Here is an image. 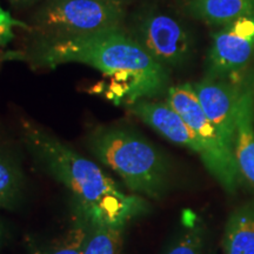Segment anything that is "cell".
<instances>
[{
  "label": "cell",
  "mask_w": 254,
  "mask_h": 254,
  "mask_svg": "<svg viewBox=\"0 0 254 254\" xmlns=\"http://www.w3.org/2000/svg\"><path fill=\"white\" fill-rule=\"evenodd\" d=\"M28 57L34 65L45 67L78 63L103 72L110 78L105 93L116 104L129 106L151 100L170 88V69L122 27L63 39H40Z\"/></svg>",
  "instance_id": "1"
},
{
  "label": "cell",
  "mask_w": 254,
  "mask_h": 254,
  "mask_svg": "<svg viewBox=\"0 0 254 254\" xmlns=\"http://www.w3.org/2000/svg\"><path fill=\"white\" fill-rule=\"evenodd\" d=\"M27 150L53 179L72 193L75 204L91 220L127 225L150 212L145 198L120 190L94 161L82 157L46 129L24 122Z\"/></svg>",
  "instance_id": "2"
},
{
  "label": "cell",
  "mask_w": 254,
  "mask_h": 254,
  "mask_svg": "<svg viewBox=\"0 0 254 254\" xmlns=\"http://www.w3.org/2000/svg\"><path fill=\"white\" fill-rule=\"evenodd\" d=\"M88 150L122 178L132 194L160 200L171 186L170 161L157 146L128 127L103 125L87 136Z\"/></svg>",
  "instance_id": "3"
},
{
  "label": "cell",
  "mask_w": 254,
  "mask_h": 254,
  "mask_svg": "<svg viewBox=\"0 0 254 254\" xmlns=\"http://www.w3.org/2000/svg\"><path fill=\"white\" fill-rule=\"evenodd\" d=\"M125 2L107 0H49L34 13L32 30L40 39H63L122 27Z\"/></svg>",
  "instance_id": "4"
},
{
  "label": "cell",
  "mask_w": 254,
  "mask_h": 254,
  "mask_svg": "<svg viewBox=\"0 0 254 254\" xmlns=\"http://www.w3.org/2000/svg\"><path fill=\"white\" fill-rule=\"evenodd\" d=\"M198 136L204 147L202 164L215 182L228 194H236L240 184V172L234 153L225 144L213 124L200 106L192 84L172 86L167 91V101Z\"/></svg>",
  "instance_id": "5"
},
{
  "label": "cell",
  "mask_w": 254,
  "mask_h": 254,
  "mask_svg": "<svg viewBox=\"0 0 254 254\" xmlns=\"http://www.w3.org/2000/svg\"><path fill=\"white\" fill-rule=\"evenodd\" d=\"M129 34L166 68L185 66L194 51V38L185 25L155 8H142L133 17Z\"/></svg>",
  "instance_id": "6"
},
{
  "label": "cell",
  "mask_w": 254,
  "mask_h": 254,
  "mask_svg": "<svg viewBox=\"0 0 254 254\" xmlns=\"http://www.w3.org/2000/svg\"><path fill=\"white\" fill-rule=\"evenodd\" d=\"M254 56V14L219 26L212 36L205 77L236 79Z\"/></svg>",
  "instance_id": "7"
},
{
  "label": "cell",
  "mask_w": 254,
  "mask_h": 254,
  "mask_svg": "<svg viewBox=\"0 0 254 254\" xmlns=\"http://www.w3.org/2000/svg\"><path fill=\"white\" fill-rule=\"evenodd\" d=\"M244 80L204 77L201 80L192 84L206 117L213 124L232 152L236 135L238 103L244 87Z\"/></svg>",
  "instance_id": "8"
},
{
  "label": "cell",
  "mask_w": 254,
  "mask_h": 254,
  "mask_svg": "<svg viewBox=\"0 0 254 254\" xmlns=\"http://www.w3.org/2000/svg\"><path fill=\"white\" fill-rule=\"evenodd\" d=\"M128 111L164 138L192 151L200 160L204 159V147L198 136L167 103L139 100L129 105Z\"/></svg>",
  "instance_id": "9"
},
{
  "label": "cell",
  "mask_w": 254,
  "mask_h": 254,
  "mask_svg": "<svg viewBox=\"0 0 254 254\" xmlns=\"http://www.w3.org/2000/svg\"><path fill=\"white\" fill-rule=\"evenodd\" d=\"M233 153L241 176L254 190V78L244 80L236 118Z\"/></svg>",
  "instance_id": "10"
},
{
  "label": "cell",
  "mask_w": 254,
  "mask_h": 254,
  "mask_svg": "<svg viewBox=\"0 0 254 254\" xmlns=\"http://www.w3.org/2000/svg\"><path fill=\"white\" fill-rule=\"evenodd\" d=\"M182 8L190 18L219 27L254 14V0H183Z\"/></svg>",
  "instance_id": "11"
},
{
  "label": "cell",
  "mask_w": 254,
  "mask_h": 254,
  "mask_svg": "<svg viewBox=\"0 0 254 254\" xmlns=\"http://www.w3.org/2000/svg\"><path fill=\"white\" fill-rule=\"evenodd\" d=\"M91 226V219L75 204L67 227L52 239L32 244L27 254H84Z\"/></svg>",
  "instance_id": "12"
},
{
  "label": "cell",
  "mask_w": 254,
  "mask_h": 254,
  "mask_svg": "<svg viewBox=\"0 0 254 254\" xmlns=\"http://www.w3.org/2000/svg\"><path fill=\"white\" fill-rule=\"evenodd\" d=\"M224 254H254V199L244 202L228 217L222 237Z\"/></svg>",
  "instance_id": "13"
},
{
  "label": "cell",
  "mask_w": 254,
  "mask_h": 254,
  "mask_svg": "<svg viewBox=\"0 0 254 254\" xmlns=\"http://www.w3.org/2000/svg\"><path fill=\"white\" fill-rule=\"evenodd\" d=\"M23 195V171L13 155L0 146V209H15Z\"/></svg>",
  "instance_id": "14"
},
{
  "label": "cell",
  "mask_w": 254,
  "mask_h": 254,
  "mask_svg": "<svg viewBox=\"0 0 254 254\" xmlns=\"http://www.w3.org/2000/svg\"><path fill=\"white\" fill-rule=\"evenodd\" d=\"M206 240L204 222L192 212L186 211L182 226L163 254H202Z\"/></svg>",
  "instance_id": "15"
},
{
  "label": "cell",
  "mask_w": 254,
  "mask_h": 254,
  "mask_svg": "<svg viewBox=\"0 0 254 254\" xmlns=\"http://www.w3.org/2000/svg\"><path fill=\"white\" fill-rule=\"evenodd\" d=\"M125 225H111L92 220L84 254H123Z\"/></svg>",
  "instance_id": "16"
},
{
  "label": "cell",
  "mask_w": 254,
  "mask_h": 254,
  "mask_svg": "<svg viewBox=\"0 0 254 254\" xmlns=\"http://www.w3.org/2000/svg\"><path fill=\"white\" fill-rule=\"evenodd\" d=\"M13 25H23L21 23L13 20L7 12L0 7V44H6L8 40L12 39V26Z\"/></svg>",
  "instance_id": "17"
},
{
  "label": "cell",
  "mask_w": 254,
  "mask_h": 254,
  "mask_svg": "<svg viewBox=\"0 0 254 254\" xmlns=\"http://www.w3.org/2000/svg\"><path fill=\"white\" fill-rule=\"evenodd\" d=\"M13 5H19V6H23V5H31L34 4V2L39 1V0H9Z\"/></svg>",
  "instance_id": "18"
},
{
  "label": "cell",
  "mask_w": 254,
  "mask_h": 254,
  "mask_svg": "<svg viewBox=\"0 0 254 254\" xmlns=\"http://www.w3.org/2000/svg\"><path fill=\"white\" fill-rule=\"evenodd\" d=\"M5 237H6V232H5V226L1 221H0V249L1 246L4 245V241H5Z\"/></svg>",
  "instance_id": "19"
},
{
  "label": "cell",
  "mask_w": 254,
  "mask_h": 254,
  "mask_svg": "<svg viewBox=\"0 0 254 254\" xmlns=\"http://www.w3.org/2000/svg\"><path fill=\"white\" fill-rule=\"evenodd\" d=\"M107 1H118V2H125L126 0H107Z\"/></svg>",
  "instance_id": "20"
}]
</instances>
